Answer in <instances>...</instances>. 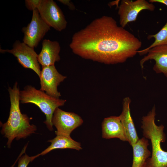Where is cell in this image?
I'll use <instances>...</instances> for the list:
<instances>
[{"mask_svg":"<svg viewBox=\"0 0 167 167\" xmlns=\"http://www.w3.org/2000/svg\"><path fill=\"white\" fill-rule=\"evenodd\" d=\"M141 42L112 17L96 19L75 33L69 46L75 54L107 64L125 62L137 53Z\"/></svg>","mask_w":167,"mask_h":167,"instance_id":"cell-1","label":"cell"},{"mask_svg":"<svg viewBox=\"0 0 167 167\" xmlns=\"http://www.w3.org/2000/svg\"><path fill=\"white\" fill-rule=\"evenodd\" d=\"M11 106L9 115L6 122H0L1 133L8 139L6 144L10 148L13 140L25 139L31 134L35 133L36 126L30 124L28 116L22 114L19 108L20 90L16 82L12 88L8 87Z\"/></svg>","mask_w":167,"mask_h":167,"instance_id":"cell-2","label":"cell"},{"mask_svg":"<svg viewBox=\"0 0 167 167\" xmlns=\"http://www.w3.org/2000/svg\"><path fill=\"white\" fill-rule=\"evenodd\" d=\"M156 115L154 106L142 119L143 136L150 140L152 149L151 157L147 160L145 167H167V152L163 150L161 145L165 139L164 126L156 124Z\"/></svg>","mask_w":167,"mask_h":167,"instance_id":"cell-3","label":"cell"},{"mask_svg":"<svg viewBox=\"0 0 167 167\" xmlns=\"http://www.w3.org/2000/svg\"><path fill=\"white\" fill-rule=\"evenodd\" d=\"M19 100L22 104H33L40 109L46 116L44 122L50 131L53 130L52 119L54 111L66 101L65 100L51 96L31 85L26 86L23 90L20 91Z\"/></svg>","mask_w":167,"mask_h":167,"instance_id":"cell-4","label":"cell"},{"mask_svg":"<svg viewBox=\"0 0 167 167\" xmlns=\"http://www.w3.org/2000/svg\"><path fill=\"white\" fill-rule=\"evenodd\" d=\"M0 52L12 54L24 67L33 71L39 77L41 71L38 60V54L33 49L19 41H16L11 49H0Z\"/></svg>","mask_w":167,"mask_h":167,"instance_id":"cell-5","label":"cell"},{"mask_svg":"<svg viewBox=\"0 0 167 167\" xmlns=\"http://www.w3.org/2000/svg\"><path fill=\"white\" fill-rule=\"evenodd\" d=\"M50 30V27L41 17L38 10H35L32 11L30 22L22 29L23 42L34 49Z\"/></svg>","mask_w":167,"mask_h":167,"instance_id":"cell-6","label":"cell"},{"mask_svg":"<svg viewBox=\"0 0 167 167\" xmlns=\"http://www.w3.org/2000/svg\"><path fill=\"white\" fill-rule=\"evenodd\" d=\"M41 17L50 27L58 31L65 29L67 22L61 9L53 0H41L37 9Z\"/></svg>","mask_w":167,"mask_h":167,"instance_id":"cell-7","label":"cell"},{"mask_svg":"<svg viewBox=\"0 0 167 167\" xmlns=\"http://www.w3.org/2000/svg\"><path fill=\"white\" fill-rule=\"evenodd\" d=\"M83 122L82 118L74 113L67 112L59 108L54 112L52 123L57 129L56 135L70 136L72 132Z\"/></svg>","mask_w":167,"mask_h":167,"instance_id":"cell-8","label":"cell"},{"mask_svg":"<svg viewBox=\"0 0 167 167\" xmlns=\"http://www.w3.org/2000/svg\"><path fill=\"white\" fill-rule=\"evenodd\" d=\"M155 6L145 0H122L118 11L121 26L124 28L129 22L136 20L139 13L143 10L153 11Z\"/></svg>","mask_w":167,"mask_h":167,"instance_id":"cell-9","label":"cell"},{"mask_svg":"<svg viewBox=\"0 0 167 167\" xmlns=\"http://www.w3.org/2000/svg\"><path fill=\"white\" fill-rule=\"evenodd\" d=\"M39 78L40 90L51 96L59 98L61 94L58 90V87L66 76L60 74L53 65L42 67Z\"/></svg>","mask_w":167,"mask_h":167,"instance_id":"cell-10","label":"cell"},{"mask_svg":"<svg viewBox=\"0 0 167 167\" xmlns=\"http://www.w3.org/2000/svg\"><path fill=\"white\" fill-rule=\"evenodd\" d=\"M147 54L140 61L143 69L144 63L149 60H154L155 64L153 70L156 73H163L167 77V45H159L150 49Z\"/></svg>","mask_w":167,"mask_h":167,"instance_id":"cell-11","label":"cell"},{"mask_svg":"<svg viewBox=\"0 0 167 167\" xmlns=\"http://www.w3.org/2000/svg\"><path fill=\"white\" fill-rule=\"evenodd\" d=\"M61 48L56 41L45 39L42 42V48L38 56V60L42 67L54 65L60 60L59 55Z\"/></svg>","mask_w":167,"mask_h":167,"instance_id":"cell-12","label":"cell"},{"mask_svg":"<svg viewBox=\"0 0 167 167\" xmlns=\"http://www.w3.org/2000/svg\"><path fill=\"white\" fill-rule=\"evenodd\" d=\"M102 131L103 138H117L123 141H128L119 116H112L105 118L102 123Z\"/></svg>","mask_w":167,"mask_h":167,"instance_id":"cell-13","label":"cell"},{"mask_svg":"<svg viewBox=\"0 0 167 167\" xmlns=\"http://www.w3.org/2000/svg\"><path fill=\"white\" fill-rule=\"evenodd\" d=\"M131 102V100L128 97L123 99L122 110L119 116L125 130L128 142L132 147L139 138L130 113V105Z\"/></svg>","mask_w":167,"mask_h":167,"instance_id":"cell-14","label":"cell"},{"mask_svg":"<svg viewBox=\"0 0 167 167\" xmlns=\"http://www.w3.org/2000/svg\"><path fill=\"white\" fill-rule=\"evenodd\" d=\"M148 141L145 137L139 139L132 146L133 160L132 167H145L146 162L151 155L148 148Z\"/></svg>","mask_w":167,"mask_h":167,"instance_id":"cell-15","label":"cell"},{"mask_svg":"<svg viewBox=\"0 0 167 167\" xmlns=\"http://www.w3.org/2000/svg\"><path fill=\"white\" fill-rule=\"evenodd\" d=\"M48 141L51 143L50 145L39 153L40 156L44 155L56 149H72L79 151L82 148L80 143L74 140L71 136L57 135L54 138Z\"/></svg>","mask_w":167,"mask_h":167,"instance_id":"cell-16","label":"cell"},{"mask_svg":"<svg viewBox=\"0 0 167 167\" xmlns=\"http://www.w3.org/2000/svg\"><path fill=\"white\" fill-rule=\"evenodd\" d=\"M152 38L155 39L153 43L148 47L138 51L140 55L147 54L149 50L155 47L167 45V22L158 32L154 35H149L147 37L148 39Z\"/></svg>","mask_w":167,"mask_h":167,"instance_id":"cell-17","label":"cell"},{"mask_svg":"<svg viewBox=\"0 0 167 167\" xmlns=\"http://www.w3.org/2000/svg\"><path fill=\"white\" fill-rule=\"evenodd\" d=\"M39 156H40L39 154L32 156H29L26 154H25L19 158L17 167H27L30 162Z\"/></svg>","mask_w":167,"mask_h":167,"instance_id":"cell-18","label":"cell"},{"mask_svg":"<svg viewBox=\"0 0 167 167\" xmlns=\"http://www.w3.org/2000/svg\"><path fill=\"white\" fill-rule=\"evenodd\" d=\"M41 1V0H25V6L28 10L33 11L38 9Z\"/></svg>","mask_w":167,"mask_h":167,"instance_id":"cell-19","label":"cell"},{"mask_svg":"<svg viewBox=\"0 0 167 167\" xmlns=\"http://www.w3.org/2000/svg\"><path fill=\"white\" fill-rule=\"evenodd\" d=\"M58 1L68 6L69 8L71 10H74L75 9V7L72 2L69 0H59Z\"/></svg>","mask_w":167,"mask_h":167,"instance_id":"cell-20","label":"cell"},{"mask_svg":"<svg viewBox=\"0 0 167 167\" xmlns=\"http://www.w3.org/2000/svg\"><path fill=\"white\" fill-rule=\"evenodd\" d=\"M149 2L152 3L158 2L164 4L167 6V0H149Z\"/></svg>","mask_w":167,"mask_h":167,"instance_id":"cell-21","label":"cell"}]
</instances>
